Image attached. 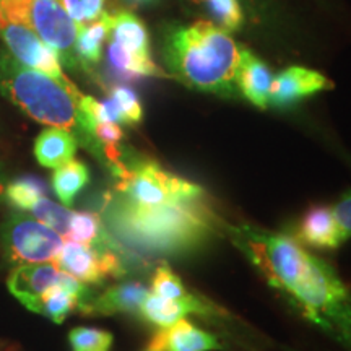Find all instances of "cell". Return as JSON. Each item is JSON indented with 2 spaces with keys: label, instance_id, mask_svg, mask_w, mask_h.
Listing matches in <instances>:
<instances>
[{
  "label": "cell",
  "instance_id": "obj_34",
  "mask_svg": "<svg viewBox=\"0 0 351 351\" xmlns=\"http://www.w3.org/2000/svg\"><path fill=\"white\" fill-rule=\"evenodd\" d=\"M3 182H2V178H0V199H2V195H3Z\"/></svg>",
  "mask_w": 351,
  "mask_h": 351
},
{
  "label": "cell",
  "instance_id": "obj_5",
  "mask_svg": "<svg viewBox=\"0 0 351 351\" xmlns=\"http://www.w3.org/2000/svg\"><path fill=\"white\" fill-rule=\"evenodd\" d=\"M109 169L117 179V195L138 207H156L207 194L199 184L169 173L148 158L122 155Z\"/></svg>",
  "mask_w": 351,
  "mask_h": 351
},
{
  "label": "cell",
  "instance_id": "obj_29",
  "mask_svg": "<svg viewBox=\"0 0 351 351\" xmlns=\"http://www.w3.org/2000/svg\"><path fill=\"white\" fill-rule=\"evenodd\" d=\"M210 12L226 33L236 32L244 21V13L238 0H207Z\"/></svg>",
  "mask_w": 351,
  "mask_h": 351
},
{
  "label": "cell",
  "instance_id": "obj_32",
  "mask_svg": "<svg viewBox=\"0 0 351 351\" xmlns=\"http://www.w3.org/2000/svg\"><path fill=\"white\" fill-rule=\"evenodd\" d=\"M104 2H106V0H82L83 21H85V23H91V21L98 20L104 12Z\"/></svg>",
  "mask_w": 351,
  "mask_h": 351
},
{
  "label": "cell",
  "instance_id": "obj_15",
  "mask_svg": "<svg viewBox=\"0 0 351 351\" xmlns=\"http://www.w3.org/2000/svg\"><path fill=\"white\" fill-rule=\"evenodd\" d=\"M161 351H223L217 335L202 330L186 319L178 320L171 327L160 328L152 339Z\"/></svg>",
  "mask_w": 351,
  "mask_h": 351
},
{
  "label": "cell",
  "instance_id": "obj_23",
  "mask_svg": "<svg viewBox=\"0 0 351 351\" xmlns=\"http://www.w3.org/2000/svg\"><path fill=\"white\" fill-rule=\"evenodd\" d=\"M78 306H80V300L75 295L59 285H54L39 296L33 313L41 314L56 324H62L70 313L78 309Z\"/></svg>",
  "mask_w": 351,
  "mask_h": 351
},
{
  "label": "cell",
  "instance_id": "obj_4",
  "mask_svg": "<svg viewBox=\"0 0 351 351\" xmlns=\"http://www.w3.org/2000/svg\"><path fill=\"white\" fill-rule=\"evenodd\" d=\"M0 93L39 124L72 132L91 153L96 148L83 129L78 88H69L46 73L25 67L8 51H0Z\"/></svg>",
  "mask_w": 351,
  "mask_h": 351
},
{
  "label": "cell",
  "instance_id": "obj_11",
  "mask_svg": "<svg viewBox=\"0 0 351 351\" xmlns=\"http://www.w3.org/2000/svg\"><path fill=\"white\" fill-rule=\"evenodd\" d=\"M62 270L51 262L15 265L7 278V288L29 311H34L39 296L59 283Z\"/></svg>",
  "mask_w": 351,
  "mask_h": 351
},
{
  "label": "cell",
  "instance_id": "obj_21",
  "mask_svg": "<svg viewBox=\"0 0 351 351\" xmlns=\"http://www.w3.org/2000/svg\"><path fill=\"white\" fill-rule=\"evenodd\" d=\"M90 182V169L85 163L73 160L56 168V173L52 176V189H54L57 199L65 207H70L83 189Z\"/></svg>",
  "mask_w": 351,
  "mask_h": 351
},
{
  "label": "cell",
  "instance_id": "obj_1",
  "mask_svg": "<svg viewBox=\"0 0 351 351\" xmlns=\"http://www.w3.org/2000/svg\"><path fill=\"white\" fill-rule=\"evenodd\" d=\"M225 232L291 309L351 351V289L330 263L282 232L245 223Z\"/></svg>",
  "mask_w": 351,
  "mask_h": 351
},
{
  "label": "cell",
  "instance_id": "obj_9",
  "mask_svg": "<svg viewBox=\"0 0 351 351\" xmlns=\"http://www.w3.org/2000/svg\"><path fill=\"white\" fill-rule=\"evenodd\" d=\"M0 38L5 44L7 51L25 67L46 73L69 88H77L65 77L56 51L47 46L29 26L5 21L0 26Z\"/></svg>",
  "mask_w": 351,
  "mask_h": 351
},
{
  "label": "cell",
  "instance_id": "obj_30",
  "mask_svg": "<svg viewBox=\"0 0 351 351\" xmlns=\"http://www.w3.org/2000/svg\"><path fill=\"white\" fill-rule=\"evenodd\" d=\"M33 0H0L3 20L29 26V10Z\"/></svg>",
  "mask_w": 351,
  "mask_h": 351
},
{
  "label": "cell",
  "instance_id": "obj_19",
  "mask_svg": "<svg viewBox=\"0 0 351 351\" xmlns=\"http://www.w3.org/2000/svg\"><path fill=\"white\" fill-rule=\"evenodd\" d=\"M109 38L129 52L143 57H152L147 28L137 16L129 12L114 13Z\"/></svg>",
  "mask_w": 351,
  "mask_h": 351
},
{
  "label": "cell",
  "instance_id": "obj_6",
  "mask_svg": "<svg viewBox=\"0 0 351 351\" xmlns=\"http://www.w3.org/2000/svg\"><path fill=\"white\" fill-rule=\"evenodd\" d=\"M62 245V236L32 215H13L2 228L3 256L10 265L52 262Z\"/></svg>",
  "mask_w": 351,
  "mask_h": 351
},
{
  "label": "cell",
  "instance_id": "obj_22",
  "mask_svg": "<svg viewBox=\"0 0 351 351\" xmlns=\"http://www.w3.org/2000/svg\"><path fill=\"white\" fill-rule=\"evenodd\" d=\"M189 314H191V311L181 302L158 296L155 293H148V296L145 298L142 306H140L138 313L140 317L158 328L171 327Z\"/></svg>",
  "mask_w": 351,
  "mask_h": 351
},
{
  "label": "cell",
  "instance_id": "obj_14",
  "mask_svg": "<svg viewBox=\"0 0 351 351\" xmlns=\"http://www.w3.org/2000/svg\"><path fill=\"white\" fill-rule=\"evenodd\" d=\"M152 289L158 296L181 302V304L191 311V314H199L204 315V317H223V311L218 306L189 291L186 285L182 283V280L165 262L156 267L155 275H153L152 280Z\"/></svg>",
  "mask_w": 351,
  "mask_h": 351
},
{
  "label": "cell",
  "instance_id": "obj_17",
  "mask_svg": "<svg viewBox=\"0 0 351 351\" xmlns=\"http://www.w3.org/2000/svg\"><path fill=\"white\" fill-rule=\"evenodd\" d=\"M78 148V140L72 132L47 127L34 140V156L44 168H59L73 160Z\"/></svg>",
  "mask_w": 351,
  "mask_h": 351
},
{
  "label": "cell",
  "instance_id": "obj_18",
  "mask_svg": "<svg viewBox=\"0 0 351 351\" xmlns=\"http://www.w3.org/2000/svg\"><path fill=\"white\" fill-rule=\"evenodd\" d=\"M111 13L103 12L98 20L78 26L75 52L82 67L86 69L88 65L99 62L103 56V44L111 34Z\"/></svg>",
  "mask_w": 351,
  "mask_h": 351
},
{
  "label": "cell",
  "instance_id": "obj_25",
  "mask_svg": "<svg viewBox=\"0 0 351 351\" xmlns=\"http://www.w3.org/2000/svg\"><path fill=\"white\" fill-rule=\"evenodd\" d=\"M5 197L8 204L19 212H29V208L46 197V186L41 179L33 176H25L12 181L5 189Z\"/></svg>",
  "mask_w": 351,
  "mask_h": 351
},
{
  "label": "cell",
  "instance_id": "obj_24",
  "mask_svg": "<svg viewBox=\"0 0 351 351\" xmlns=\"http://www.w3.org/2000/svg\"><path fill=\"white\" fill-rule=\"evenodd\" d=\"M109 238L108 230L101 223V218L93 212H78L72 213L70 218L69 241L91 245V247H99L106 243Z\"/></svg>",
  "mask_w": 351,
  "mask_h": 351
},
{
  "label": "cell",
  "instance_id": "obj_27",
  "mask_svg": "<svg viewBox=\"0 0 351 351\" xmlns=\"http://www.w3.org/2000/svg\"><path fill=\"white\" fill-rule=\"evenodd\" d=\"M112 333L91 327H75L69 333L72 351H109Z\"/></svg>",
  "mask_w": 351,
  "mask_h": 351
},
{
  "label": "cell",
  "instance_id": "obj_13",
  "mask_svg": "<svg viewBox=\"0 0 351 351\" xmlns=\"http://www.w3.org/2000/svg\"><path fill=\"white\" fill-rule=\"evenodd\" d=\"M148 288L138 282H125L109 287L98 296H93L83 304L80 313L86 315H138L140 306L148 296Z\"/></svg>",
  "mask_w": 351,
  "mask_h": 351
},
{
  "label": "cell",
  "instance_id": "obj_10",
  "mask_svg": "<svg viewBox=\"0 0 351 351\" xmlns=\"http://www.w3.org/2000/svg\"><path fill=\"white\" fill-rule=\"evenodd\" d=\"M333 83L315 70L293 65L274 77L270 86L269 103L276 108H287L298 101L309 98L319 91L328 90Z\"/></svg>",
  "mask_w": 351,
  "mask_h": 351
},
{
  "label": "cell",
  "instance_id": "obj_31",
  "mask_svg": "<svg viewBox=\"0 0 351 351\" xmlns=\"http://www.w3.org/2000/svg\"><path fill=\"white\" fill-rule=\"evenodd\" d=\"M332 210L341 231H343L345 239L348 241L351 238V189L340 197V200L333 205Z\"/></svg>",
  "mask_w": 351,
  "mask_h": 351
},
{
  "label": "cell",
  "instance_id": "obj_3",
  "mask_svg": "<svg viewBox=\"0 0 351 351\" xmlns=\"http://www.w3.org/2000/svg\"><path fill=\"white\" fill-rule=\"evenodd\" d=\"M241 49L212 21L171 26L163 38V60L176 80L194 90L226 98L238 96L236 85Z\"/></svg>",
  "mask_w": 351,
  "mask_h": 351
},
{
  "label": "cell",
  "instance_id": "obj_20",
  "mask_svg": "<svg viewBox=\"0 0 351 351\" xmlns=\"http://www.w3.org/2000/svg\"><path fill=\"white\" fill-rule=\"evenodd\" d=\"M108 60L114 72L122 78L165 77V73L153 62L152 57L134 54V52H129L114 41H109Z\"/></svg>",
  "mask_w": 351,
  "mask_h": 351
},
{
  "label": "cell",
  "instance_id": "obj_28",
  "mask_svg": "<svg viewBox=\"0 0 351 351\" xmlns=\"http://www.w3.org/2000/svg\"><path fill=\"white\" fill-rule=\"evenodd\" d=\"M109 99L112 101L114 106L117 108V112L121 116V124L134 125L138 124L143 117L142 103H140L137 93L127 86H114L109 95Z\"/></svg>",
  "mask_w": 351,
  "mask_h": 351
},
{
  "label": "cell",
  "instance_id": "obj_16",
  "mask_svg": "<svg viewBox=\"0 0 351 351\" xmlns=\"http://www.w3.org/2000/svg\"><path fill=\"white\" fill-rule=\"evenodd\" d=\"M271 80L274 77H271L270 69L251 51L243 47L238 73H236V85H238L239 93L251 101L254 106L265 109L269 106Z\"/></svg>",
  "mask_w": 351,
  "mask_h": 351
},
{
  "label": "cell",
  "instance_id": "obj_8",
  "mask_svg": "<svg viewBox=\"0 0 351 351\" xmlns=\"http://www.w3.org/2000/svg\"><path fill=\"white\" fill-rule=\"evenodd\" d=\"M56 265L83 283L95 285L108 276L121 278L127 271L121 254L114 249H95L75 241H69L62 245L56 258Z\"/></svg>",
  "mask_w": 351,
  "mask_h": 351
},
{
  "label": "cell",
  "instance_id": "obj_37",
  "mask_svg": "<svg viewBox=\"0 0 351 351\" xmlns=\"http://www.w3.org/2000/svg\"><path fill=\"white\" fill-rule=\"evenodd\" d=\"M285 351H295V350H288V348H287V350H285Z\"/></svg>",
  "mask_w": 351,
  "mask_h": 351
},
{
  "label": "cell",
  "instance_id": "obj_36",
  "mask_svg": "<svg viewBox=\"0 0 351 351\" xmlns=\"http://www.w3.org/2000/svg\"><path fill=\"white\" fill-rule=\"evenodd\" d=\"M134 2H147V0H134Z\"/></svg>",
  "mask_w": 351,
  "mask_h": 351
},
{
  "label": "cell",
  "instance_id": "obj_33",
  "mask_svg": "<svg viewBox=\"0 0 351 351\" xmlns=\"http://www.w3.org/2000/svg\"><path fill=\"white\" fill-rule=\"evenodd\" d=\"M145 351H161L160 350V346H158L156 343H155V341H150V345H148V348L147 350H145Z\"/></svg>",
  "mask_w": 351,
  "mask_h": 351
},
{
  "label": "cell",
  "instance_id": "obj_12",
  "mask_svg": "<svg viewBox=\"0 0 351 351\" xmlns=\"http://www.w3.org/2000/svg\"><path fill=\"white\" fill-rule=\"evenodd\" d=\"M296 241L320 251H333L346 243L332 207L324 205H315L302 215L296 230Z\"/></svg>",
  "mask_w": 351,
  "mask_h": 351
},
{
  "label": "cell",
  "instance_id": "obj_2",
  "mask_svg": "<svg viewBox=\"0 0 351 351\" xmlns=\"http://www.w3.org/2000/svg\"><path fill=\"white\" fill-rule=\"evenodd\" d=\"M103 212L109 230L121 243L135 252L156 256L199 251L219 231L225 232L226 223L207 194L156 207H138L119 195H109Z\"/></svg>",
  "mask_w": 351,
  "mask_h": 351
},
{
  "label": "cell",
  "instance_id": "obj_35",
  "mask_svg": "<svg viewBox=\"0 0 351 351\" xmlns=\"http://www.w3.org/2000/svg\"><path fill=\"white\" fill-rule=\"evenodd\" d=\"M5 23V20H3V15H2V10H0V26Z\"/></svg>",
  "mask_w": 351,
  "mask_h": 351
},
{
  "label": "cell",
  "instance_id": "obj_7",
  "mask_svg": "<svg viewBox=\"0 0 351 351\" xmlns=\"http://www.w3.org/2000/svg\"><path fill=\"white\" fill-rule=\"evenodd\" d=\"M78 25L59 0H33L29 10V28L51 46L59 56L60 64L77 69L80 62L75 52Z\"/></svg>",
  "mask_w": 351,
  "mask_h": 351
},
{
  "label": "cell",
  "instance_id": "obj_26",
  "mask_svg": "<svg viewBox=\"0 0 351 351\" xmlns=\"http://www.w3.org/2000/svg\"><path fill=\"white\" fill-rule=\"evenodd\" d=\"M70 210L65 205H59L56 202H51L46 197H43L41 200H38L36 204L29 208V215L34 217L39 221H43L44 225L52 228L56 232H59L62 238H67L69 230H70V218H72Z\"/></svg>",
  "mask_w": 351,
  "mask_h": 351
}]
</instances>
